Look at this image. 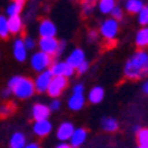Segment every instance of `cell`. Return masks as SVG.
Instances as JSON below:
<instances>
[{"label":"cell","instance_id":"obj_1","mask_svg":"<svg viewBox=\"0 0 148 148\" xmlns=\"http://www.w3.org/2000/svg\"><path fill=\"white\" fill-rule=\"evenodd\" d=\"M124 77L131 81H138L148 75V53L144 50L136 52L130 57L123 69Z\"/></svg>","mask_w":148,"mask_h":148},{"label":"cell","instance_id":"obj_2","mask_svg":"<svg viewBox=\"0 0 148 148\" xmlns=\"http://www.w3.org/2000/svg\"><path fill=\"white\" fill-rule=\"evenodd\" d=\"M8 89L13 91L18 99H28L34 94V83L32 79L25 77H12L9 79Z\"/></svg>","mask_w":148,"mask_h":148},{"label":"cell","instance_id":"obj_3","mask_svg":"<svg viewBox=\"0 0 148 148\" xmlns=\"http://www.w3.org/2000/svg\"><path fill=\"white\" fill-rule=\"evenodd\" d=\"M118 31H119V24H118V21L114 20V18L105 20L101 24V28H99V33H101V36L107 42H114L115 37L118 34Z\"/></svg>","mask_w":148,"mask_h":148},{"label":"cell","instance_id":"obj_4","mask_svg":"<svg viewBox=\"0 0 148 148\" xmlns=\"http://www.w3.org/2000/svg\"><path fill=\"white\" fill-rule=\"evenodd\" d=\"M31 65L36 71H45L46 68L52 65V57L42 52H37L32 56Z\"/></svg>","mask_w":148,"mask_h":148},{"label":"cell","instance_id":"obj_5","mask_svg":"<svg viewBox=\"0 0 148 148\" xmlns=\"http://www.w3.org/2000/svg\"><path fill=\"white\" fill-rule=\"evenodd\" d=\"M66 87H68V78L53 77L49 87L46 90V92H48L50 97H53V98H57V97L61 95L62 91H64Z\"/></svg>","mask_w":148,"mask_h":148},{"label":"cell","instance_id":"obj_6","mask_svg":"<svg viewBox=\"0 0 148 148\" xmlns=\"http://www.w3.org/2000/svg\"><path fill=\"white\" fill-rule=\"evenodd\" d=\"M58 44L60 41L56 40V37H46V38H40L38 41V46H40V52L45 53V54L50 56H56L57 49H58Z\"/></svg>","mask_w":148,"mask_h":148},{"label":"cell","instance_id":"obj_7","mask_svg":"<svg viewBox=\"0 0 148 148\" xmlns=\"http://www.w3.org/2000/svg\"><path fill=\"white\" fill-rule=\"evenodd\" d=\"M52 78H53V74L50 73V70H45V71H41L38 75L34 79V90L38 92H45L49 87L50 82H52Z\"/></svg>","mask_w":148,"mask_h":148},{"label":"cell","instance_id":"obj_8","mask_svg":"<svg viewBox=\"0 0 148 148\" xmlns=\"http://www.w3.org/2000/svg\"><path fill=\"white\" fill-rule=\"evenodd\" d=\"M50 73L53 74V77L68 78L74 73V69L66 62H56V64L50 65Z\"/></svg>","mask_w":148,"mask_h":148},{"label":"cell","instance_id":"obj_9","mask_svg":"<svg viewBox=\"0 0 148 148\" xmlns=\"http://www.w3.org/2000/svg\"><path fill=\"white\" fill-rule=\"evenodd\" d=\"M38 33H40L41 38H46V37H54L57 33V28L53 24L50 20L48 18H44L42 21L40 23V27H38Z\"/></svg>","mask_w":148,"mask_h":148},{"label":"cell","instance_id":"obj_10","mask_svg":"<svg viewBox=\"0 0 148 148\" xmlns=\"http://www.w3.org/2000/svg\"><path fill=\"white\" fill-rule=\"evenodd\" d=\"M50 115V108L46 105H42V103H37V105L33 106L32 108V116L36 122L38 120H46Z\"/></svg>","mask_w":148,"mask_h":148},{"label":"cell","instance_id":"obj_11","mask_svg":"<svg viewBox=\"0 0 148 148\" xmlns=\"http://www.w3.org/2000/svg\"><path fill=\"white\" fill-rule=\"evenodd\" d=\"M73 134H74V126L70 122H64V123H61V126L57 130V138H58L62 143L69 140V139L73 136Z\"/></svg>","mask_w":148,"mask_h":148},{"label":"cell","instance_id":"obj_12","mask_svg":"<svg viewBox=\"0 0 148 148\" xmlns=\"http://www.w3.org/2000/svg\"><path fill=\"white\" fill-rule=\"evenodd\" d=\"M50 131H52V123L49 120H38V122H34L33 124V132L40 138L49 135Z\"/></svg>","mask_w":148,"mask_h":148},{"label":"cell","instance_id":"obj_13","mask_svg":"<svg viewBox=\"0 0 148 148\" xmlns=\"http://www.w3.org/2000/svg\"><path fill=\"white\" fill-rule=\"evenodd\" d=\"M82 62H85V53H83L82 49H74L73 52L69 54L68 60H66V64L70 65L74 70H75Z\"/></svg>","mask_w":148,"mask_h":148},{"label":"cell","instance_id":"obj_14","mask_svg":"<svg viewBox=\"0 0 148 148\" xmlns=\"http://www.w3.org/2000/svg\"><path fill=\"white\" fill-rule=\"evenodd\" d=\"M86 136H87V131L85 128H77L74 130V134L73 136L70 138V145L71 148H77L79 145H82L86 140Z\"/></svg>","mask_w":148,"mask_h":148},{"label":"cell","instance_id":"obj_15","mask_svg":"<svg viewBox=\"0 0 148 148\" xmlns=\"http://www.w3.org/2000/svg\"><path fill=\"white\" fill-rule=\"evenodd\" d=\"M13 56L18 62H24L27 58V48L24 45V41L21 38H17L13 45Z\"/></svg>","mask_w":148,"mask_h":148},{"label":"cell","instance_id":"obj_16","mask_svg":"<svg viewBox=\"0 0 148 148\" xmlns=\"http://www.w3.org/2000/svg\"><path fill=\"white\" fill-rule=\"evenodd\" d=\"M135 44L139 49H144L148 46V27H143L140 31L136 33Z\"/></svg>","mask_w":148,"mask_h":148},{"label":"cell","instance_id":"obj_17","mask_svg":"<svg viewBox=\"0 0 148 148\" xmlns=\"http://www.w3.org/2000/svg\"><path fill=\"white\" fill-rule=\"evenodd\" d=\"M103 97H105V90L102 89L101 86H95L89 91V97H87V98H89L90 103H92V105H98V103L102 102Z\"/></svg>","mask_w":148,"mask_h":148},{"label":"cell","instance_id":"obj_18","mask_svg":"<svg viewBox=\"0 0 148 148\" xmlns=\"http://www.w3.org/2000/svg\"><path fill=\"white\" fill-rule=\"evenodd\" d=\"M83 105H85V97H83V94H73V95L69 98L68 106L70 110L78 111L83 107Z\"/></svg>","mask_w":148,"mask_h":148},{"label":"cell","instance_id":"obj_19","mask_svg":"<svg viewBox=\"0 0 148 148\" xmlns=\"http://www.w3.org/2000/svg\"><path fill=\"white\" fill-rule=\"evenodd\" d=\"M8 29H9V33L16 34L23 29V21L20 16H13V17H9L8 18Z\"/></svg>","mask_w":148,"mask_h":148},{"label":"cell","instance_id":"obj_20","mask_svg":"<svg viewBox=\"0 0 148 148\" xmlns=\"http://www.w3.org/2000/svg\"><path fill=\"white\" fill-rule=\"evenodd\" d=\"M25 4V0H13L12 3L9 4L8 9H7V13H8L9 17H13V16H18V13L21 12L23 7Z\"/></svg>","mask_w":148,"mask_h":148},{"label":"cell","instance_id":"obj_21","mask_svg":"<svg viewBox=\"0 0 148 148\" xmlns=\"http://www.w3.org/2000/svg\"><path fill=\"white\" fill-rule=\"evenodd\" d=\"M143 8H144V3L142 0H127L126 1V11L130 13H136L138 15Z\"/></svg>","mask_w":148,"mask_h":148},{"label":"cell","instance_id":"obj_22","mask_svg":"<svg viewBox=\"0 0 148 148\" xmlns=\"http://www.w3.org/2000/svg\"><path fill=\"white\" fill-rule=\"evenodd\" d=\"M25 147V136L21 132H15L9 140V148H24Z\"/></svg>","mask_w":148,"mask_h":148},{"label":"cell","instance_id":"obj_23","mask_svg":"<svg viewBox=\"0 0 148 148\" xmlns=\"http://www.w3.org/2000/svg\"><path fill=\"white\" fill-rule=\"evenodd\" d=\"M115 0H99L98 1V9L103 15H108L111 11L115 8Z\"/></svg>","mask_w":148,"mask_h":148},{"label":"cell","instance_id":"obj_24","mask_svg":"<svg viewBox=\"0 0 148 148\" xmlns=\"http://www.w3.org/2000/svg\"><path fill=\"white\" fill-rule=\"evenodd\" d=\"M136 142H138L139 147L148 148V128L136 130Z\"/></svg>","mask_w":148,"mask_h":148},{"label":"cell","instance_id":"obj_25","mask_svg":"<svg viewBox=\"0 0 148 148\" xmlns=\"http://www.w3.org/2000/svg\"><path fill=\"white\" fill-rule=\"evenodd\" d=\"M118 127H119V124L114 118H103L102 119V128L107 132H115Z\"/></svg>","mask_w":148,"mask_h":148},{"label":"cell","instance_id":"obj_26","mask_svg":"<svg viewBox=\"0 0 148 148\" xmlns=\"http://www.w3.org/2000/svg\"><path fill=\"white\" fill-rule=\"evenodd\" d=\"M95 8V0H82V13L89 16Z\"/></svg>","mask_w":148,"mask_h":148},{"label":"cell","instance_id":"obj_27","mask_svg":"<svg viewBox=\"0 0 148 148\" xmlns=\"http://www.w3.org/2000/svg\"><path fill=\"white\" fill-rule=\"evenodd\" d=\"M9 29H8V20L4 16H0V37L1 38H8Z\"/></svg>","mask_w":148,"mask_h":148},{"label":"cell","instance_id":"obj_28","mask_svg":"<svg viewBox=\"0 0 148 148\" xmlns=\"http://www.w3.org/2000/svg\"><path fill=\"white\" fill-rule=\"evenodd\" d=\"M138 21L143 27H148V7L144 5V8L138 13Z\"/></svg>","mask_w":148,"mask_h":148},{"label":"cell","instance_id":"obj_29","mask_svg":"<svg viewBox=\"0 0 148 148\" xmlns=\"http://www.w3.org/2000/svg\"><path fill=\"white\" fill-rule=\"evenodd\" d=\"M12 111H15V103H11V102H8V103H5V105L3 106V107L0 108V116H8V115H11V112Z\"/></svg>","mask_w":148,"mask_h":148},{"label":"cell","instance_id":"obj_30","mask_svg":"<svg viewBox=\"0 0 148 148\" xmlns=\"http://www.w3.org/2000/svg\"><path fill=\"white\" fill-rule=\"evenodd\" d=\"M110 15H111V18H114V20L119 21V20L123 18V11H122V8H119V7H115V8L111 11Z\"/></svg>","mask_w":148,"mask_h":148},{"label":"cell","instance_id":"obj_31","mask_svg":"<svg viewBox=\"0 0 148 148\" xmlns=\"http://www.w3.org/2000/svg\"><path fill=\"white\" fill-rule=\"evenodd\" d=\"M87 69H89V62L85 61V62H82L75 70L78 71V74H83V73H86L87 71Z\"/></svg>","mask_w":148,"mask_h":148},{"label":"cell","instance_id":"obj_32","mask_svg":"<svg viewBox=\"0 0 148 148\" xmlns=\"http://www.w3.org/2000/svg\"><path fill=\"white\" fill-rule=\"evenodd\" d=\"M23 41H24V45H25V48H27V50L28 49H33L34 45H36V42H34L32 38H29V37H25Z\"/></svg>","mask_w":148,"mask_h":148},{"label":"cell","instance_id":"obj_33","mask_svg":"<svg viewBox=\"0 0 148 148\" xmlns=\"http://www.w3.org/2000/svg\"><path fill=\"white\" fill-rule=\"evenodd\" d=\"M83 90H85V86L82 83H77L73 87V94H83Z\"/></svg>","mask_w":148,"mask_h":148},{"label":"cell","instance_id":"obj_34","mask_svg":"<svg viewBox=\"0 0 148 148\" xmlns=\"http://www.w3.org/2000/svg\"><path fill=\"white\" fill-rule=\"evenodd\" d=\"M60 105H61V103H60V101H57V99H54V101L52 102V103H50V110H58L60 108Z\"/></svg>","mask_w":148,"mask_h":148},{"label":"cell","instance_id":"obj_35","mask_svg":"<svg viewBox=\"0 0 148 148\" xmlns=\"http://www.w3.org/2000/svg\"><path fill=\"white\" fill-rule=\"evenodd\" d=\"M65 46H66V44H65L64 41H60V44H58V49H57V53H56V56H60V54H61Z\"/></svg>","mask_w":148,"mask_h":148},{"label":"cell","instance_id":"obj_36","mask_svg":"<svg viewBox=\"0 0 148 148\" xmlns=\"http://www.w3.org/2000/svg\"><path fill=\"white\" fill-rule=\"evenodd\" d=\"M97 37H98V34H97L95 31H90V33H89V40L90 41H94Z\"/></svg>","mask_w":148,"mask_h":148},{"label":"cell","instance_id":"obj_37","mask_svg":"<svg viewBox=\"0 0 148 148\" xmlns=\"http://www.w3.org/2000/svg\"><path fill=\"white\" fill-rule=\"evenodd\" d=\"M24 148H40L38 143H29V144H25Z\"/></svg>","mask_w":148,"mask_h":148},{"label":"cell","instance_id":"obj_38","mask_svg":"<svg viewBox=\"0 0 148 148\" xmlns=\"http://www.w3.org/2000/svg\"><path fill=\"white\" fill-rule=\"evenodd\" d=\"M56 148H71V145H70V144H68L66 142H64V143H61V144H58Z\"/></svg>","mask_w":148,"mask_h":148},{"label":"cell","instance_id":"obj_39","mask_svg":"<svg viewBox=\"0 0 148 148\" xmlns=\"http://www.w3.org/2000/svg\"><path fill=\"white\" fill-rule=\"evenodd\" d=\"M143 91H144V94H148V81L143 83Z\"/></svg>","mask_w":148,"mask_h":148},{"label":"cell","instance_id":"obj_40","mask_svg":"<svg viewBox=\"0 0 148 148\" xmlns=\"http://www.w3.org/2000/svg\"><path fill=\"white\" fill-rule=\"evenodd\" d=\"M9 92H12V90H11V89H5V90L3 91V97H8Z\"/></svg>","mask_w":148,"mask_h":148},{"label":"cell","instance_id":"obj_41","mask_svg":"<svg viewBox=\"0 0 148 148\" xmlns=\"http://www.w3.org/2000/svg\"><path fill=\"white\" fill-rule=\"evenodd\" d=\"M138 148H147V147H138Z\"/></svg>","mask_w":148,"mask_h":148}]
</instances>
